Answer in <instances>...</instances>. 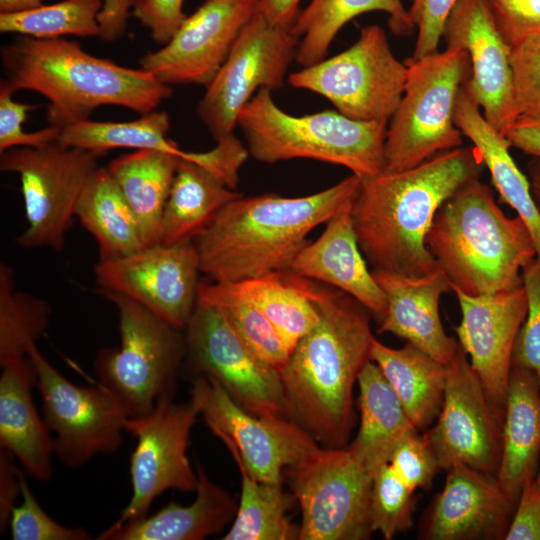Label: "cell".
I'll list each match as a JSON object with an SVG mask.
<instances>
[{
	"label": "cell",
	"mask_w": 540,
	"mask_h": 540,
	"mask_svg": "<svg viewBox=\"0 0 540 540\" xmlns=\"http://www.w3.org/2000/svg\"><path fill=\"white\" fill-rule=\"evenodd\" d=\"M98 293L117 307L120 345L97 353L96 378L117 397L129 418L144 416L159 401L173 399L186 353L185 335L132 299L103 288Z\"/></svg>",
	"instance_id": "cell-7"
},
{
	"label": "cell",
	"mask_w": 540,
	"mask_h": 540,
	"mask_svg": "<svg viewBox=\"0 0 540 540\" xmlns=\"http://www.w3.org/2000/svg\"><path fill=\"white\" fill-rule=\"evenodd\" d=\"M461 310L455 328L461 348L496 413L504 419L513 347L527 314L523 283L490 295L470 296L452 290Z\"/></svg>",
	"instance_id": "cell-21"
},
{
	"label": "cell",
	"mask_w": 540,
	"mask_h": 540,
	"mask_svg": "<svg viewBox=\"0 0 540 540\" xmlns=\"http://www.w3.org/2000/svg\"><path fill=\"white\" fill-rule=\"evenodd\" d=\"M248 148L232 133L216 141V146L205 152H188L187 158L209 171L226 187L235 190L239 170L249 156Z\"/></svg>",
	"instance_id": "cell-49"
},
{
	"label": "cell",
	"mask_w": 540,
	"mask_h": 540,
	"mask_svg": "<svg viewBox=\"0 0 540 540\" xmlns=\"http://www.w3.org/2000/svg\"><path fill=\"white\" fill-rule=\"evenodd\" d=\"M446 368L443 404L436 423L423 437L440 469L464 464L496 475L503 419L490 404L461 346Z\"/></svg>",
	"instance_id": "cell-17"
},
{
	"label": "cell",
	"mask_w": 540,
	"mask_h": 540,
	"mask_svg": "<svg viewBox=\"0 0 540 540\" xmlns=\"http://www.w3.org/2000/svg\"><path fill=\"white\" fill-rule=\"evenodd\" d=\"M26 474V473H25ZM21 471L22 501L12 511L9 529L13 540H89L81 527H67L52 519L41 507Z\"/></svg>",
	"instance_id": "cell-42"
},
{
	"label": "cell",
	"mask_w": 540,
	"mask_h": 540,
	"mask_svg": "<svg viewBox=\"0 0 540 540\" xmlns=\"http://www.w3.org/2000/svg\"><path fill=\"white\" fill-rule=\"evenodd\" d=\"M242 490L237 514L223 540H288L298 539L299 528L293 526L287 511L291 498L281 483L261 482L252 477L237 459Z\"/></svg>",
	"instance_id": "cell-37"
},
{
	"label": "cell",
	"mask_w": 540,
	"mask_h": 540,
	"mask_svg": "<svg viewBox=\"0 0 540 540\" xmlns=\"http://www.w3.org/2000/svg\"><path fill=\"white\" fill-rule=\"evenodd\" d=\"M361 420L355 440L348 446L374 476L387 464L401 438L416 428L380 368L369 360L358 379Z\"/></svg>",
	"instance_id": "cell-30"
},
{
	"label": "cell",
	"mask_w": 540,
	"mask_h": 540,
	"mask_svg": "<svg viewBox=\"0 0 540 540\" xmlns=\"http://www.w3.org/2000/svg\"><path fill=\"white\" fill-rule=\"evenodd\" d=\"M443 490L430 505L420 538L427 540L505 539L517 501L496 475L464 464L447 470Z\"/></svg>",
	"instance_id": "cell-22"
},
{
	"label": "cell",
	"mask_w": 540,
	"mask_h": 540,
	"mask_svg": "<svg viewBox=\"0 0 540 540\" xmlns=\"http://www.w3.org/2000/svg\"><path fill=\"white\" fill-rule=\"evenodd\" d=\"M309 289L319 318L280 376L289 415L317 442L338 448L353 426V386L370 360V311L337 288L324 289L310 279Z\"/></svg>",
	"instance_id": "cell-2"
},
{
	"label": "cell",
	"mask_w": 540,
	"mask_h": 540,
	"mask_svg": "<svg viewBox=\"0 0 540 540\" xmlns=\"http://www.w3.org/2000/svg\"><path fill=\"white\" fill-rule=\"evenodd\" d=\"M414 491L393 472L389 464L381 466L374 475L370 497V521L373 531L387 539L405 532L412 526Z\"/></svg>",
	"instance_id": "cell-41"
},
{
	"label": "cell",
	"mask_w": 540,
	"mask_h": 540,
	"mask_svg": "<svg viewBox=\"0 0 540 540\" xmlns=\"http://www.w3.org/2000/svg\"><path fill=\"white\" fill-rule=\"evenodd\" d=\"M199 415L191 402L159 401L141 417L128 418L126 432L137 443L130 458L132 496L112 525L143 519L154 500L167 490L193 491L197 486L187 448Z\"/></svg>",
	"instance_id": "cell-16"
},
{
	"label": "cell",
	"mask_w": 540,
	"mask_h": 540,
	"mask_svg": "<svg viewBox=\"0 0 540 540\" xmlns=\"http://www.w3.org/2000/svg\"><path fill=\"white\" fill-rule=\"evenodd\" d=\"M0 448L7 450L32 478L47 482L53 476V441L32 398L37 373L29 357L1 367Z\"/></svg>",
	"instance_id": "cell-25"
},
{
	"label": "cell",
	"mask_w": 540,
	"mask_h": 540,
	"mask_svg": "<svg viewBox=\"0 0 540 540\" xmlns=\"http://www.w3.org/2000/svg\"><path fill=\"white\" fill-rule=\"evenodd\" d=\"M184 0H136L131 15L162 45L170 41L187 17Z\"/></svg>",
	"instance_id": "cell-50"
},
{
	"label": "cell",
	"mask_w": 540,
	"mask_h": 540,
	"mask_svg": "<svg viewBox=\"0 0 540 540\" xmlns=\"http://www.w3.org/2000/svg\"><path fill=\"white\" fill-rule=\"evenodd\" d=\"M257 0H205L168 43L148 52L139 66L162 83L207 86L227 59Z\"/></svg>",
	"instance_id": "cell-19"
},
{
	"label": "cell",
	"mask_w": 540,
	"mask_h": 540,
	"mask_svg": "<svg viewBox=\"0 0 540 540\" xmlns=\"http://www.w3.org/2000/svg\"><path fill=\"white\" fill-rule=\"evenodd\" d=\"M15 89L5 78L0 83V153L17 147H40L57 141L61 128L48 125L40 130L25 132L23 123L28 112L37 106L17 102Z\"/></svg>",
	"instance_id": "cell-44"
},
{
	"label": "cell",
	"mask_w": 540,
	"mask_h": 540,
	"mask_svg": "<svg viewBox=\"0 0 540 540\" xmlns=\"http://www.w3.org/2000/svg\"><path fill=\"white\" fill-rule=\"evenodd\" d=\"M103 0H63L17 12L0 13V31L37 39L68 35L101 38Z\"/></svg>",
	"instance_id": "cell-40"
},
{
	"label": "cell",
	"mask_w": 540,
	"mask_h": 540,
	"mask_svg": "<svg viewBox=\"0 0 540 540\" xmlns=\"http://www.w3.org/2000/svg\"><path fill=\"white\" fill-rule=\"evenodd\" d=\"M403 96L390 118L385 141V169L404 170L447 150L461 147L462 133L454 122L459 91L471 65L461 48L405 62Z\"/></svg>",
	"instance_id": "cell-8"
},
{
	"label": "cell",
	"mask_w": 540,
	"mask_h": 540,
	"mask_svg": "<svg viewBox=\"0 0 540 540\" xmlns=\"http://www.w3.org/2000/svg\"><path fill=\"white\" fill-rule=\"evenodd\" d=\"M370 360L380 368L416 429H427L443 404L446 365L409 342L394 349L375 337Z\"/></svg>",
	"instance_id": "cell-29"
},
{
	"label": "cell",
	"mask_w": 540,
	"mask_h": 540,
	"mask_svg": "<svg viewBox=\"0 0 540 540\" xmlns=\"http://www.w3.org/2000/svg\"><path fill=\"white\" fill-rule=\"evenodd\" d=\"M181 157L140 149L106 166L133 210L146 246L160 243L163 211Z\"/></svg>",
	"instance_id": "cell-31"
},
{
	"label": "cell",
	"mask_w": 540,
	"mask_h": 540,
	"mask_svg": "<svg viewBox=\"0 0 540 540\" xmlns=\"http://www.w3.org/2000/svg\"><path fill=\"white\" fill-rule=\"evenodd\" d=\"M506 43L512 47L540 34V0H486Z\"/></svg>",
	"instance_id": "cell-47"
},
{
	"label": "cell",
	"mask_w": 540,
	"mask_h": 540,
	"mask_svg": "<svg viewBox=\"0 0 540 540\" xmlns=\"http://www.w3.org/2000/svg\"><path fill=\"white\" fill-rule=\"evenodd\" d=\"M298 44L290 29L256 13L248 21L197 105L198 117L215 141L233 133L239 112L255 91L283 87Z\"/></svg>",
	"instance_id": "cell-14"
},
{
	"label": "cell",
	"mask_w": 540,
	"mask_h": 540,
	"mask_svg": "<svg viewBox=\"0 0 540 540\" xmlns=\"http://www.w3.org/2000/svg\"><path fill=\"white\" fill-rule=\"evenodd\" d=\"M94 272L99 288L134 300L176 328L187 326L201 272L193 241L159 243L125 257L99 260Z\"/></svg>",
	"instance_id": "cell-18"
},
{
	"label": "cell",
	"mask_w": 540,
	"mask_h": 540,
	"mask_svg": "<svg viewBox=\"0 0 540 540\" xmlns=\"http://www.w3.org/2000/svg\"><path fill=\"white\" fill-rule=\"evenodd\" d=\"M372 272L387 300L386 313L381 318L378 332L404 338L447 365L460 344L446 334L440 318V299L452 291L445 273L439 267L419 277Z\"/></svg>",
	"instance_id": "cell-23"
},
{
	"label": "cell",
	"mask_w": 540,
	"mask_h": 540,
	"mask_svg": "<svg viewBox=\"0 0 540 540\" xmlns=\"http://www.w3.org/2000/svg\"><path fill=\"white\" fill-rule=\"evenodd\" d=\"M227 284L270 320L290 352L318 321L310 279L290 270Z\"/></svg>",
	"instance_id": "cell-35"
},
{
	"label": "cell",
	"mask_w": 540,
	"mask_h": 540,
	"mask_svg": "<svg viewBox=\"0 0 540 540\" xmlns=\"http://www.w3.org/2000/svg\"><path fill=\"white\" fill-rule=\"evenodd\" d=\"M362 178L352 174L301 197L266 194L226 204L196 238L201 272L215 282L235 283L290 266L307 235L350 205Z\"/></svg>",
	"instance_id": "cell-3"
},
{
	"label": "cell",
	"mask_w": 540,
	"mask_h": 540,
	"mask_svg": "<svg viewBox=\"0 0 540 540\" xmlns=\"http://www.w3.org/2000/svg\"><path fill=\"white\" fill-rule=\"evenodd\" d=\"M540 454V387L535 373L512 366L502 426V455L496 477L518 501L531 479Z\"/></svg>",
	"instance_id": "cell-27"
},
{
	"label": "cell",
	"mask_w": 540,
	"mask_h": 540,
	"mask_svg": "<svg viewBox=\"0 0 540 540\" xmlns=\"http://www.w3.org/2000/svg\"><path fill=\"white\" fill-rule=\"evenodd\" d=\"M502 133L511 146L540 159V119L520 116Z\"/></svg>",
	"instance_id": "cell-54"
},
{
	"label": "cell",
	"mask_w": 540,
	"mask_h": 540,
	"mask_svg": "<svg viewBox=\"0 0 540 540\" xmlns=\"http://www.w3.org/2000/svg\"><path fill=\"white\" fill-rule=\"evenodd\" d=\"M196 498L188 506L171 501L143 519L111 525L98 540H201L218 534L234 521L238 504L196 465Z\"/></svg>",
	"instance_id": "cell-26"
},
{
	"label": "cell",
	"mask_w": 540,
	"mask_h": 540,
	"mask_svg": "<svg viewBox=\"0 0 540 540\" xmlns=\"http://www.w3.org/2000/svg\"><path fill=\"white\" fill-rule=\"evenodd\" d=\"M483 166L474 146H461L408 169L362 178L351 216L372 271L419 277L435 270L425 244L433 219L459 188L480 178Z\"/></svg>",
	"instance_id": "cell-1"
},
{
	"label": "cell",
	"mask_w": 540,
	"mask_h": 540,
	"mask_svg": "<svg viewBox=\"0 0 540 540\" xmlns=\"http://www.w3.org/2000/svg\"><path fill=\"white\" fill-rule=\"evenodd\" d=\"M531 191L540 211V159L533 157L527 166Z\"/></svg>",
	"instance_id": "cell-56"
},
{
	"label": "cell",
	"mask_w": 540,
	"mask_h": 540,
	"mask_svg": "<svg viewBox=\"0 0 540 540\" xmlns=\"http://www.w3.org/2000/svg\"><path fill=\"white\" fill-rule=\"evenodd\" d=\"M535 483H536V485H537V488H538L539 491H540V469H539L537 475L535 476Z\"/></svg>",
	"instance_id": "cell-57"
},
{
	"label": "cell",
	"mask_w": 540,
	"mask_h": 540,
	"mask_svg": "<svg viewBox=\"0 0 540 540\" xmlns=\"http://www.w3.org/2000/svg\"><path fill=\"white\" fill-rule=\"evenodd\" d=\"M505 540H540V491L535 478L520 492Z\"/></svg>",
	"instance_id": "cell-52"
},
{
	"label": "cell",
	"mask_w": 540,
	"mask_h": 540,
	"mask_svg": "<svg viewBox=\"0 0 540 540\" xmlns=\"http://www.w3.org/2000/svg\"><path fill=\"white\" fill-rule=\"evenodd\" d=\"M28 355L37 373L42 417L53 433L54 456L77 469L97 454L117 451L129 418L117 397L99 382L72 383L47 361L37 344L30 346Z\"/></svg>",
	"instance_id": "cell-12"
},
{
	"label": "cell",
	"mask_w": 540,
	"mask_h": 540,
	"mask_svg": "<svg viewBox=\"0 0 540 540\" xmlns=\"http://www.w3.org/2000/svg\"><path fill=\"white\" fill-rule=\"evenodd\" d=\"M352 204L328 220L319 238L300 250L290 271L330 284L382 318L387 309L386 296L362 256L351 216Z\"/></svg>",
	"instance_id": "cell-24"
},
{
	"label": "cell",
	"mask_w": 540,
	"mask_h": 540,
	"mask_svg": "<svg viewBox=\"0 0 540 540\" xmlns=\"http://www.w3.org/2000/svg\"><path fill=\"white\" fill-rule=\"evenodd\" d=\"M190 400L232 457L258 481L281 483L284 467L299 463L319 448L299 424L246 411L213 377L198 376Z\"/></svg>",
	"instance_id": "cell-13"
},
{
	"label": "cell",
	"mask_w": 540,
	"mask_h": 540,
	"mask_svg": "<svg viewBox=\"0 0 540 540\" xmlns=\"http://www.w3.org/2000/svg\"><path fill=\"white\" fill-rule=\"evenodd\" d=\"M103 1V9L99 16L102 31L100 39L113 42L125 33L136 0ZM41 5L42 0H0V13L23 11Z\"/></svg>",
	"instance_id": "cell-51"
},
{
	"label": "cell",
	"mask_w": 540,
	"mask_h": 540,
	"mask_svg": "<svg viewBox=\"0 0 540 540\" xmlns=\"http://www.w3.org/2000/svg\"><path fill=\"white\" fill-rule=\"evenodd\" d=\"M50 305L17 291L13 269L0 263V367L28 356L31 345L46 332Z\"/></svg>",
	"instance_id": "cell-39"
},
{
	"label": "cell",
	"mask_w": 540,
	"mask_h": 540,
	"mask_svg": "<svg viewBox=\"0 0 540 540\" xmlns=\"http://www.w3.org/2000/svg\"><path fill=\"white\" fill-rule=\"evenodd\" d=\"M98 154L57 141L0 153V169L21 182L27 228L17 238L21 248L61 250L79 198L99 168Z\"/></svg>",
	"instance_id": "cell-10"
},
{
	"label": "cell",
	"mask_w": 540,
	"mask_h": 540,
	"mask_svg": "<svg viewBox=\"0 0 540 540\" xmlns=\"http://www.w3.org/2000/svg\"><path fill=\"white\" fill-rule=\"evenodd\" d=\"M300 0H257L256 14L269 23L291 29L297 15Z\"/></svg>",
	"instance_id": "cell-55"
},
{
	"label": "cell",
	"mask_w": 540,
	"mask_h": 540,
	"mask_svg": "<svg viewBox=\"0 0 540 540\" xmlns=\"http://www.w3.org/2000/svg\"><path fill=\"white\" fill-rule=\"evenodd\" d=\"M169 129V115L154 110L125 122L83 120L61 128L58 142L99 156L112 149L130 148L159 150L183 157L186 151L168 138Z\"/></svg>",
	"instance_id": "cell-36"
},
{
	"label": "cell",
	"mask_w": 540,
	"mask_h": 540,
	"mask_svg": "<svg viewBox=\"0 0 540 540\" xmlns=\"http://www.w3.org/2000/svg\"><path fill=\"white\" fill-rule=\"evenodd\" d=\"M387 120L359 121L337 110L295 116L259 89L239 112L249 154L264 163L313 159L340 165L361 178L385 169Z\"/></svg>",
	"instance_id": "cell-6"
},
{
	"label": "cell",
	"mask_w": 540,
	"mask_h": 540,
	"mask_svg": "<svg viewBox=\"0 0 540 540\" xmlns=\"http://www.w3.org/2000/svg\"><path fill=\"white\" fill-rule=\"evenodd\" d=\"M527 296V314L517 334L512 365L533 371L540 387V254L525 263L521 270Z\"/></svg>",
	"instance_id": "cell-43"
},
{
	"label": "cell",
	"mask_w": 540,
	"mask_h": 540,
	"mask_svg": "<svg viewBox=\"0 0 540 540\" xmlns=\"http://www.w3.org/2000/svg\"><path fill=\"white\" fill-rule=\"evenodd\" d=\"M75 217L95 238L99 260L125 257L147 247L133 210L106 167H99L87 182Z\"/></svg>",
	"instance_id": "cell-33"
},
{
	"label": "cell",
	"mask_w": 540,
	"mask_h": 540,
	"mask_svg": "<svg viewBox=\"0 0 540 540\" xmlns=\"http://www.w3.org/2000/svg\"><path fill=\"white\" fill-rule=\"evenodd\" d=\"M15 457L7 450L0 448V532L9 529L10 517L21 496V471L15 464Z\"/></svg>",
	"instance_id": "cell-53"
},
{
	"label": "cell",
	"mask_w": 540,
	"mask_h": 540,
	"mask_svg": "<svg viewBox=\"0 0 540 540\" xmlns=\"http://www.w3.org/2000/svg\"><path fill=\"white\" fill-rule=\"evenodd\" d=\"M413 428L395 446L388 464L398 478L412 491L429 489L440 469L436 457L424 439Z\"/></svg>",
	"instance_id": "cell-46"
},
{
	"label": "cell",
	"mask_w": 540,
	"mask_h": 540,
	"mask_svg": "<svg viewBox=\"0 0 540 540\" xmlns=\"http://www.w3.org/2000/svg\"><path fill=\"white\" fill-rule=\"evenodd\" d=\"M198 297L214 305L247 347L264 363L283 370L290 350L270 320L227 283L200 282Z\"/></svg>",
	"instance_id": "cell-38"
},
{
	"label": "cell",
	"mask_w": 540,
	"mask_h": 540,
	"mask_svg": "<svg viewBox=\"0 0 540 540\" xmlns=\"http://www.w3.org/2000/svg\"><path fill=\"white\" fill-rule=\"evenodd\" d=\"M454 122L478 151L500 200L513 208L528 227L540 254V211L530 182L512 158L509 141L485 119L464 84L457 97Z\"/></svg>",
	"instance_id": "cell-28"
},
{
	"label": "cell",
	"mask_w": 540,
	"mask_h": 540,
	"mask_svg": "<svg viewBox=\"0 0 540 540\" xmlns=\"http://www.w3.org/2000/svg\"><path fill=\"white\" fill-rule=\"evenodd\" d=\"M6 79L15 89L45 97L50 125L87 120L100 106H119L138 114L156 110L172 88L143 68H129L84 51L62 38L19 36L1 48Z\"/></svg>",
	"instance_id": "cell-4"
},
{
	"label": "cell",
	"mask_w": 540,
	"mask_h": 540,
	"mask_svg": "<svg viewBox=\"0 0 540 540\" xmlns=\"http://www.w3.org/2000/svg\"><path fill=\"white\" fill-rule=\"evenodd\" d=\"M510 61L519 117L540 119V34L513 45Z\"/></svg>",
	"instance_id": "cell-45"
},
{
	"label": "cell",
	"mask_w": 540,
	"mask_h": 540,
	"mask_svg": "<svg viewBox=\"0 0 540 540\" xmlns=\"http://www.w3.org/2000/svg\"><path fill=\"white\" fill-rule=\"evenodd\" d=\"M185 346L191 368L216 379L246 411L287 418L280 373L247 347L214 305L199 297L185 327Z\"/></svg>",
	"instance_id": "cell-15"
},
{
	"label": "cell",
	"mask_w": 540,
	"mask_h": 540,
	"mask_svg": "<svg viewBox=\"0 0 540 540\" xmlns=\"http://www.w3.org/2000/svg\"><path fill=\"white\" fill-rule=\"evenodd\" d=\"M241 195L204 167L181 157L163 211L160 243L193 241L226 204Z\"/></svg>",
	"instance_id": "cell-32"
},
{
	"label": "cell",
	"mask_w": 540,
	"mask_h": 540,
	"mask_svg": "<svg viewBox=\"0 0 540 540\" xmlns=\"http://www.w3.org/2000/svg\"><path fill=\"white\" fill-rule=\"evenodd\" d=\"M407 67L393 54L385 30L364 26L339 54L288 76L292 87L317 93L359 121L389 120L404 93Z\"/></svg>",
	"instance_id": "cell-9"
},
{
	"label": "cell",
	"mask_w": 540,
	"mask_h": 540,
	"mask_svg": "<svg viewBox=\"0 0 540 540\" xmlns=\"http://www.w3.org/2000/svg\"><path fill=\"white\" fill-rule=\"evenodd\" d=\"M446 48L468 52L471 72L464 86L485 119L503 132L518 118L511 47L499 31L486 0H458L443 31Z\"/></svg>",
	"instance_id": "cell-20"
},
{
	"label": "cell",
	"mask_w": 540,
	"mask_h": 540,
	"mask_svg": "<svg viewBox=\"0 0 540 540\" xmlns=\"http://www.w3.org/2000/svg\"><path fill=\"white\" fill-rule=\"evenodd\" d=\"M425 244L451 289L470 296L522 284V267L537 254L526 224L519 216H506L480 178L440 206Z\"/></svg>",
	"instance_id": "cell-5"
},
{
	"label": "cell",
	"mask_w": 540,
	"mask_h": 540,
	"mask_svg": "<svg viewBox=\"0 0 540 540\" xmlns=\"http://www.w3.org/2000/svg\"><path fill=\"white\" fill-rule=\"evenodd\" d=\"M298 501L301 540H364L373 532L370 497L374 476L349 447L318 448L289 467Z\"/></svg>",
	"instance_id": "cell-11"
},
{
	"label": "cell",
	"mask_w": 540,
	"mask_h": 540,
	"mask_svg": "<svg viewBox=\"0 0 540 540\" xmlns=\"http://www.w3.org/2000/svg\"><path fill=\"white\" fill-rule=\"evenodd\" d=\"M374 11L389 15V26L395 34L413 32L415 26L401 0H311L290 29L299 39L296 62L307 67L323 60L345 24L356 16Z\"/></svg>",
	"instance_id": "cell-34"
},
{
	"label": "cell",
	"mask_w": 540,
	"mask_h": 540,
	"mask_svg": "<svg viewBox=\"0 0 540 540\" xmlns=\"http://www.w3.org/2000/svg\"><path fill=\"white\" fill-rule=\"evenodd\" d=\"M458 0H413L408 10L418 29L411 58L419 59L438 51L445 23Z\"/></svg>",
	"instance_id": "cell-48"
}]
</instances>
